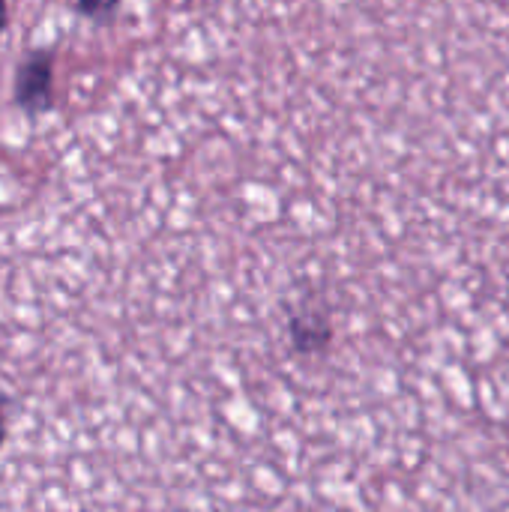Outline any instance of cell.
Masks as SVG:
<instances>
[{
  "label": "cell",
  "mask_w": 509,
  "mask_h": 512,
  "mask_svg": "<svg viewBox=\"0 0 509 512\" xmlns=\"http://www.w3.org/2000/svg\"><path fill=\"white\" fill-rule=\"evenodd\" d=\"M15 105L24 114H45L54 105V57L48 48L27 51L15 69Z\"/></svg>",
  "instance_id": "cell-1"
},
{
  "label": "cell",
  "mask_w": 509,
  "mask_h": 512,
  "mask_svg": "<svg viewBox=\"0 0 509 512\" xmlns=\"http://www.w3.org/2000/svg\"><path fill=\"white\" fill-rule=\"evenodd\" d=\"M291 336H294V348L303 351V354H312L315 348H324L330 342V324L309 312V315H300L291 321Z\"/></svg>",
  "instance_id": "cell-2"
},
{
  "label": "cell",
  "mask_w": 509,
  "mask_h": 512,
  "mask_svg": "<svg viewBox=\"0 0 509 512\" xmlns=\"http://www.w3.org/2000/svg\"><path fill=\"white\" fill-rule=\"evenodd\" d=\"M117 3H120V0H78V12H81L84 18L96 21V24H105V21L114 18Z\"/></svg>",
  "instance_id": "cell-3"
},
{
  "label": "cell",
  "mask_w": 509,
  "mask_h": 512,
  "mask_svg": "<svg viewBox=\"0 0 509 512\" xmlns=\"http://www.w3.org/2000/svg\"><path fill=\"white\" fill-rule=\"evenodd\" d=\"M6 27V0H0V33Z\"/></svg>",
  "instance_id": "cell-4"
},
{
  "label": "cell",
  "mask_w": 509,
  "mask_h": 512,
  "mask_svg": "<svg viewBox=\"0 0 509 512\" xmlns=\"http://www.w3.org/2000/svg\"><path fill=\"white\" fill-rule=\"evenodd\" d=\"M3 441H6V423H3V414H0V447H3Z\"/></svg>",
  "instance_id": "cell-5"
}]
</instances>
